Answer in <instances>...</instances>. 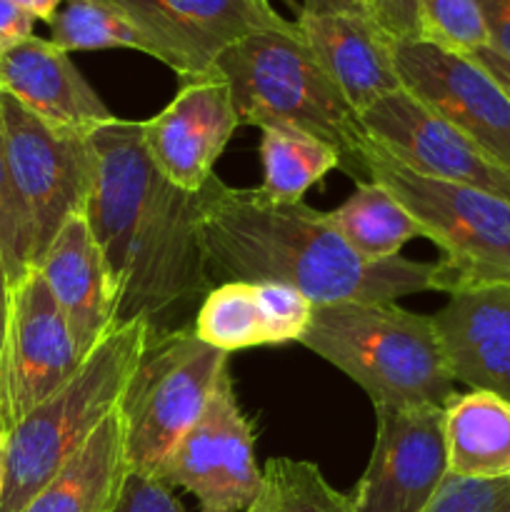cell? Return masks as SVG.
I'll list each match as a JSON object with an SVG mask.
<instances>
[{
  "instance_id": "6da1fadb",
  "label": "cell",
  "mask_w": 510,
  "mask_h": 512,
  "mask_svg": "<svg viewBox=\"0 0 510 512\" xmlns=\"http://www.w3.org/2000/svg\"><path fill=\"white\" fill-rule=\"evenodd\" d=\"M98 170L85 218L118 293V325L153 333L213 290L198 228V193L180 190L153 163L143 120L113 118L90 133Z\"/></svg>"
},
{
  "instance_id": "7a4b0ae2",
  "label": "cell",
  "mask_w": 510,
  "mask_h": 512,
  "mask_svg": "<svg viewBox=\"0 0 510 512\" xmlns=\"http://www.w3.org/2000/svg\"><path fill=\"white\" fill-rule=\"evenodd\" d=\"M198 228L210 273L243 283H280L313 305L390 303L438 290V260H370L355 253L328 213L275 205L260 188L210 178L198 193Z\"/></svg>"
},
{
  "instance_id": "3957f363",
  "label": "cell",
  "mask_w": 510,
  "mask_h": 512,
  "mask_svg": "<svg viewBox=\"0 0 510 512\" xmlns=\"http://www.w3.org/2000/svg\"><path fill=\"white\" fill-rule=\"evenodd\" d=\"M215 73L230 85L240 125L313 135L340 155L343 173L368 183L373 138L360 110L325 73L295 23L230 45L215 60Z\"/></svg>"
},
{
  "instance_id": "277c9868",
  "label": "cell",
  "mask_w": 510,
  "mask_h": 512,
  "mask_svg": "<svg viewBox=\"0 0 510 512\" xmlns=\"http://www.w3.org/2000/svg\"><path fill=\"white\" fill-rule=\"evenodd\" d=\"M300 345L368 393L373 408H445L455 395L433 315L398 303L313 305Z\"/></svg>"
},
{
  "instance_id": "5b68a950",
  "label": "cell",
  "mask_w": 510,
  "mask_h": 512,
  "mask_svg": "<svg viewBox=\"0 0 510 512\" xmlns=\"http://www.w3.org/2000/svg\"><path fill=\"white\" fill-rule=\"evenodd\" d=\"M150 333L145 320L115 325L58 393L5 433L0 512L28 508L98 425L120 408Z\"/></svg>"
},
{
  "instance_id": "8992f818",
  "label": "cell",
  "mask_w": 510,
  "mask_h": 512,
  "mask_svg": "<svg viewBox=\"0 0 510 512\" xmlns=\"http://www.w3.org/2000/svg\"><path fill=\"white\" fill-rule=\"evenodd\" d=\"M370 180L388 188L418 220L425 238L440 248L438 293L510 278V200L473 185L413 173L375 140Z\"/></svg>"
},
{
  "instance_id": "52a82bcc",
  "label": "cell",
  "mask_w": 510,
  "mask_h": 512,
  "mask_svg": "<svg viewBox=\"0 0 510 512\" xmlns=\"http://www.w3.org/2000/svg\"><path fill=\"white\" fill-rule=\"evenodd\" d=\"M228 368L230 355L203 343L193 328L150 333L120 403L128 473L155 478L170 450L203 415Z\"/></svg>"
},
{
  "instance_id": "ba28073f",
  "label": "cell",
  "mask_w": 510,
  "mask_h": 512,
  "mask_svg": "<svg viewBox=\"0 0 510 512\" xmlns=\"http://www.w3.org/2000/svg\"><path fill=\"white\" fill-rule=\"evenodd\" d=\"M0 133L10 178L33 220L38 268L58 230L88 208L98 170L93 140L53 128L8 93L0 98Z\"/></svg>"
},
{
  "instance_id": "9c48e42d",
  "label": "cell",
  "mask_w": 510,
  "mask_h": 512,
  "mask_svg": "<svg viewBox=\"0 0 510 512\" xmlns=\"http://www.w3.org/2000/svg\"><path fill=\"white\" fill-rule=\"evenodd\" d=\"M63 310L38 268L10 285L0 345V428L8 433L58 393L83 363Z\"/></svg>"
},
{
  "instance_id": "30bf717a",
  "label": "cell",
  "mask_w": 510,
  "mask_h": 512,
  "mask_svg": "<svg viewBox=\"0 0 510 512\" xmlns=\"http://www.w3.org/2000/svg\"><path fill=\"white\" fill-rule=\"evenodd\" d=\"M155 478L195 495L200 512H245L253 503L263 470L255 463L253 425L240 408L230 368Z\"/></svg>"
},
{
  "instance_id": "8fae6325",
  "label": "cell",
  "mask_w": 510,
  "mask_h": 512,
  "mask_svg": "<svg viewBox=\"0 0 510 512\" xmlns=\"http://www.w3.org/2000/svg\"><path fill=\"white\" fill-rule=\"evenodd\" d=\"M393 55L410 95L510 168V98L473 55L430 40H398Z\"/></svg>"
},
{
  "instance_id": "7c38bea8",
  "label": "cell",
  "mask_w": 510,
  "mask_h": 512,
  "mask_svg": "<svg viewBox=\"0 0 510 512\" xmlns=\"http://www.w3.org/2000/svg\"><path fill=\"white\" fill-rule=\"evenodd\" d=\"M370 463L350 495L355 512H423L448 478L443 408L378 405Z\"/></svg>"
},
{
  "instance_id": "4fadbf2b",
  "label": "cell",
  "mask_w": 510,
  "mask_h": 512,
  "mask_svg": "<svg viewBox=\"0 0 510 512\" xmlns=\"http://www.w3.org/2000/svg\"><path fill=\"white\" fill-rule=\"evenodd\" d=\"M378 148L425 178L465 183L510 200V168L495 163L483 148L400 88L360 113Z\"/></svg>"
},
{
  "instance_id": "5bb4252c",
  "label": "cell",
  "mask_w": 510,
  "mask_h": 512,
  "mask_svg": "<svg viewBox=\"0 0 510 512\" xmlns=\"http://www.w3.org/2000/svg\"><path fill=\"white\" fill-rule=\"evenodd\" d=\"M128 13L158 48V60L185 80L215 73L230 45L263 30H285L270 0H110Z\"/></svg>"
},
{
  "instance_id": "9a60e30c",
  "label": "cell",
  "mask_w": 510,
  "mask_h": 512,
  "mask_svg": "<svg viewBox=\"0 0 510 512\" xmlns=\"http://www.w3.org/2000/svg\"><path fill=\"white\" fill-rule=\"evenodd\" d=\"M143 123L145 145L160 173L180 190L200 193L240 120L230 85L213 73L185 80L175 98Z\"/></svg>"
},
{
  "instance_id": "2e32d148",
  "label": "cell",
  "mask_w": 510,
  "mask_h": 512,
  "mask_svg": "<svg viewBox=\"0 0 510 512\" xmlns=\"http://www.w3.org/2000/svg\"><path fill=\"white\" fill-rule=\"evenodd\" d=\"M433 323L455 383L510 403V278L458 288Z\"/></svg>"
},
{
  "instance_id": "e0dca14e",
  "label": "cell",
  "mask_w": 510,
  "mask_h": 512,
  "mask_svg": "<svg viewBox=\"0 0 510 512\" xmlns=\"http://www.w3.org/2000/svg\"><path fill=\"white\" fill-rule=\"evenodd\" d=\"M38 273L63 310L80 355L88 358L118 325V293L85 213L58 230L40 258Z\"/></svg>"
},
{
  "instance_id": "ac0fdd59",
  "label": "cell",
  "mask_w": 510,
  "mask_h": 512,
  "mask_svg": "<svg viewBox=\"0 0 510 512\" xmlns=\"http://www.w3.org/2000/svg\"><path fill=\"white\" fill-rule=\"evenodd\" d=\"M0 88L60 130L93 133L115 118L75 68L70 53L38 35L0 53Z\"/></svg>"
},
{
  "instance_id": "d6986e66",
  "label": "cell",
  "mask_w": 510,
  "mask_h": 512,
  "mask_svg": "<svg viewBox=\"0 0 510 512\" xmlns=\"http://www.w3.org/2000/svg\"><path fill=\"white\" fill-rule=\"evenodd\" d=\"M295 28L360 113L383 95L403 88L395 68V40L370 15L300 13Z\"/></svg>"
},
{
  "instance_id": "ffe728a7",
  "label": "cell",
  "mask_w": 510,
  "mask_h": 512,
  "mask_svg": "<svg viewBox=\"0 0 510 512\" xmlns=\"http://www.w3.org/2000/svg\"><path fill=\"white\" fill-rule=\"evenodd\" d=\"M128 478L125 420L113 410L23 512H110Z\"/></svg>"
},
{
  "instance_id": "44dd1931",
  "label": "cell",
  "mask_w": 510,
  "mask_h": 512,
  "mask_svg": "<svg viewBox=\"0 0 510 512\" xmlns=\"http://www.w3.org/2000/svg\"><path fill=\"white\" fill-rule=\"evenodd\" d=\"M448 473L458 478H510V403L485 390L455 393L443 408Z\"/></svg>"
},
{
  "instance_id": "7402d4cb",
  "label": "cell",
  "mask_w": 510,
  "mask_h": 512,
  "mask_svg": "<svg viewBox=\"0 0 510 512\" xmlns=\"http://www.w3.org/2000/svg\"><path fill=\"white\" fill-rule=\"evenodd\" d=\"M190 328L203 343L228 355L255 345H283L270 283L228 280L218 285L203 298Z\"/></svg>"
},
{
  "instance_id": "603a6c76",
  "label": "cell",
  "mask_w": 510,
  "mask_h": 512,
  "mask_svg": "<svg viewBox=\"0 0 510 512\" xmlns=\"http://www.w3.org/2000/svg\"><path fill=\"white\" fill-rule=\"evenodd\" d=\"M328 218L340 230L345 243L370 260L398 258L405 243L425 238L418 220L375 180L355 183L350 198L330 210Z\"/></svg>"
},
{
  "instance_id": "cb8c5ba5",
  "label": "cell",
  "mask_w": 510,
  "mask_h": 512,
  "mask_svg": "<svg viewBox=\"0 0 510 512\" xmlns=\"http://www.w3.org/2000/svg\"><path fill=\"white\" fill-rule=\"evenodd\" d=\"M263 185L260 193L275 205L303 203V195L340 168V155L323 140L293 128L260 130Z\"/></svg>"
},
{
  "instance_id": "d4e9b609",
  "label": "cell",
  "mask_w": 510,
  "mask_h": 512,
  "mask_svg": "<svg viewBox=\"0 0 510 512\" xmlns=\"http://www.w3.org/2000/svg\"><path fill=\"white\" fill-rule=\"evenodd\" d=\"M48 25L50 43L65 53L130 48L158 60L153 40L110 0H63Z\"/></svg>"
},
{
  "instance_id": "484cf974",
  "label": "cell",
  "mask_w": 510,
  "mask_h": 512,
  "mask_svg": "<svg viewBox=\"0 0 510 512\" xmlns=\"http://www.w3.org/2000/svg\"><path fill=\"white\" fill-rule=\"evenodd\" d=\"M245 512H355L353 498L335 490L308 460L273 458Z\"/></svg>"
},
{
  "instance_id": "4316f807",
  "label": "cell",
  "mask_w": 510,
  "mask_h": 512,
  "mask_svg": "<svg viewBox=\"0 0 510 512\" xmlns=\"http://www.w3.org/2000/svg\"><path fill=\"white\" fill-rule=\"evenodd\" d=\"M0 265L10 285L35 268V228L10 178L3 133H0Z\"/></svg>"
},
{
  "instance_id": "83f0119b",
  "label": "cell",
  "mask_w": 510,
  "mask_h": 512,
  "mask_svg": "<svg viewBox=\"0 0 510 512\" xmlns=\"http://www.w3.org/2000/svg\"><path fill=\"white\" fill-rule=\"evenodd\" d=\"M423 40L458 53L488 48V30L475 0H415Z\"/></svg>"
},
{
  "instance_id": "f1b7e54d",
  "label": "cell",
  "mask_w": 510,
  "mask_h": 512,
  "mask_svg": "<svg viewBox=\"0 0 510 512\" xmlns=\"http://www.w3.org/2000/svg\"><path fill=\"white\" fill-rule=\"evenodd\" d=\"M423 512H510V478L473 480L448 473Z\"/></svg>"
},
{
  "instance_id": "f546056e",
  "label": "cell",
  "mask_w": 510,
  "mask_h": 512,
  "mask_svg": "<svg viewBox=\"0 0 510 512\" xmlns=\"http://www.w3.org/2000/svg\"><path fill=\"white\" fill-rule=\"evenodd\" d=\"M110 512H188L183 508L178 498H175L173 488L160 483L158 478L150 475L128 473L125 478L120 498L115 508Z\"/></svg>"
},
{
  "instance_id": "4dcf8cb0",
  "label": "cell",
  "mask_w": 510,
  "mask_h": 512,
  "mask_svg": "<svg viewBox=\"0 0 510 512\" xmlns=\"http://www.w3.org/2000/svg\"><path fill=\"white\" fill-rule=\"evenodd\" d=\"M370 18L398 43V40H423L415 0H370Z\"/></svg>"
},
{
  "instance_id": "1f68e13d",
  "label": "cell",
  "mask_w": 510,
  "mask_h": 512,
  "mask_svg": "<svg viewBox=\"0 0 510 512\" xmlns=\"http://www.w3.org/2000/svg\"><path fill=\"white\" fill-rule=\"evenodd\" d=\"M495 53L510 60V0H475Z\"/></svg>"
},
{
  "instance_id": "d6a6232c",
  "label": "cell",
  "mask_w": 510,
  "mask_h": 512,
  "mask_svg": "<svg viewBox=\"0 0 510 512\" xmlns=\"http://www.w3.org/2000/svg\"><path fill=\"white\" fill-rule=\"evenodd\" d=\"M35 18L15 0H0V53L33 35Z\"/></svg>"
},
{
  "instance_id": "836d02e7",
  "label": "cell",
  "mask_w": 510,
  "mask_h": 512,
  "mask_svg": "<svg viewBox=\"0 0 510 512\" xmlns=\"http://www.w3.org/2000/svg\"><path fill=\"white\" fill-rule=\"evenodd\" d=\"M303 15H370V0H303Z\"/></svg>"
},
{
  "instance_id": "e575fe53",
  "label": "cell",
  "mask_w": 510,
  "mask_h": 512,
  "mask_svg": "<svg viewBox=\"0 0 510 512\" xmlns=\"http://www.w3.org/2000/svg\"><path fill=\"white\" fill-rule=\"evenodd\" d=\"M470 55H473V58L478 60V63L483 65V68L488 70L495 80H498L500 88H503L510 98V60L503 58L500 53H495L493 48H480Z\"/></svg>"
},
{
  "instance_id": "d590c367",
  "label": "cell",
  "mask_w": 510,
  "mask_h": 512,
  "mask_svg": "<svg viewBox=\"0 0 510 512\" xmlns=\"http://www.w3.org/2000/svg\"><path fill=\"white\" fill-rule=\"evenodd\" d=\"M15 3H18L23 10H28L35 20H45V23H50V18H53L55 10H58V5L63 3V0H15Z\"/></svg>"
},
{
  "instance_id": "8d00e7d4",
  "label": "cell",
  "mask_w": 510,
  "mask_h": 512,
  "mask_svg": "<svg viewBox=\"0 0 510 512\" xmlns=\"http://www.w3.org/2000/svg\"><path fill=\"white\" fill-rule=\"evenodd\" d=\"M8 300H10V283H8V275H5L3 265H0V345H3L5 320H8Z\"/></svg>"
},
{
  "instance_id": "74e56055",
  "label": "cell",
  "mask_w": 510,
  "mask_h": 512,
  "mask_svg": "<svg viewBox=\"0 0 510 512\" xmlns=\"http://www.w3.org/2000/svg\"><path fill=\"white\" fill-rule=\"evenodd\" d=\"M3 475H5V433L0 428V490H3Z\"/></svg>"
},
{
  "instance_id": "f35d334b",
  "label": "cell",
  "mask_w": 510,
  "mask_h": 512,
  "mask_svg": "<svg viewBox=\"0 0 510 512\" xmlns=\"http://www.w3.org/2000/svg\"><path fill=\"white\" fill-rule=\"evenodd\" d=\"M0 98H3V88H0Z\"/></svg>"
}]
</instances>
